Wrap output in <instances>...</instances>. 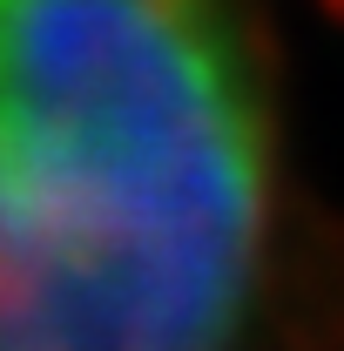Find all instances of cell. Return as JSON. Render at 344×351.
Returning <instances> with one entry per match:
<instances>
[{
  "label": "cell",
  "instance_id": "6da1fadb",
  "mask_svg": "<svg viewBox=\"0 0 344 351\" xmlns=\"http://www.w3.org/2000/svg\"><path fill=\"white\" fill-rule=\"evenodd\" d=\"M297 243L270 0H0V351H291Z\"/></svg>",
  "mask_w": 344,
  "mask_h": 351
}]
</instances>
